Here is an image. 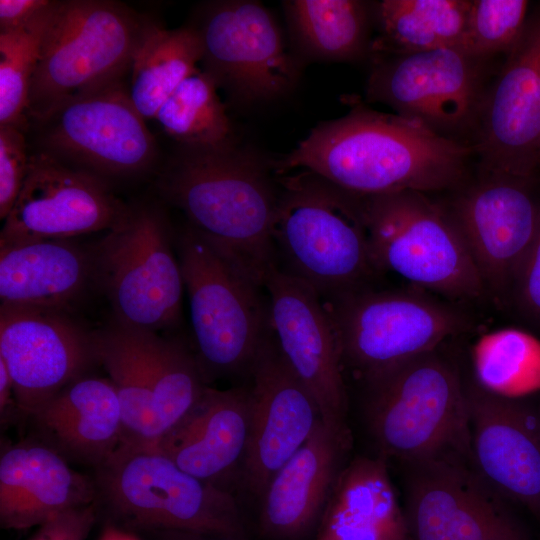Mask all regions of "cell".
Listing matches in <instances>:
<instances>
[{
	"label": "cell",
	"instance_id": "obj_1",
	"mask_svg": "<svg viewBox=\"0 0 540 540\" xmlns=\"http://www.w3.org/2000/svg\"><path fill=\"white\" fill-rule=\"evenodd\" d=\"M473 152L462 141L356 101L344 116L316 125L274 168L278 174L306 169L360 196L428 194L459 186Z\"/></svg>",
	"mask_w": 540,
	"mask_h": 540
},
{
	"label": "cell",
	"instance_id": "obj_2",
	"mask_svg": "<svg viewBox=\"0 0 540 540\" xmlns=\"http://www.w3.org/2000/svg\"><path fill=\"white\" fill-rule=\"evenodd\" d=\"M158 189L183 212L190 228L264 288L267 274L277 266L274 161L237 140L217 149L180 148Z\"/></svg>",
	"mask_w": 540,
	"mask_h": 540
},
{
	"label": "cell",
	"instance_id": "obj_3",
	"mask_svg": "<svg viewBox=\"0 0 540 540\" xmlns=\"http://www.w3.org/2000/svg\"><path fill=\"white\" fill-rule=\"evenodd\" d=\"M272 239L279 269L322 299L366 286L372 263L362 196L296 169L278 174Z\"/></svg>",
	"mask_w": 540,
	"mask_h": 540
},
{
	"label": "cell",
	"instance_id": "obj_4",
	"mask_svg": "<svg viewBox=\"0 0 540 540\" xmlns=\"http://www.w3.org/2000/svg\"><path fill=\"white\" fill-rule=\"evenodd\" d=\"M362 383L365 423L379 455L407 464L470 456L466 387L439 348Z\"/></svg>",
	"mask_w": 540,
	"mask_h": 540
},
{
	"label": "cell",
	"instance_id": "obj_5",
	"mask_svg": "<svg viewBox=\"0 0 540 540\" xmlns=\"http://www.w3.org/2000/svg\"><path fill=\"white\" fill-rule=\"evenodd\" d=\"M95 470L108 523L249 540L241 500L185 472L155 445L121 443Z\"/></svg>",
	"mask_w": 540,
	"mask_h": 540
},
{
	"label": "cell",
	"instance_id": "obj_6",
	"mask_svg": "<svg viewBox=\"0 0 540 540\" xmlns=\"http://www.w3.org/2000/svg\"><path fill=\"white\" fill-rule=\"evenodd\" d=\"M176 245L195 357L205 382L217 378L247 382L270 332L264 288L188 225Z\"/></svg>",
	"mask_w": 540,
	"mask_h": 540
},
{
	"label": "cell",
	"instance_id": "obj_7",
	"mask_svg": "<svg viewBox=\"0 0 540 540\" xmlns=\"http://www.w3.org/2000/svg\"><path fill=\"white\" fill-rule=\"evenodd\" d=\"M150 23L110 0L60 1L31 81L36 122L75 98L123 81Z\"/></svg>",
	"mask_w": 540,
	"mask_h": 540
},
{
	"label": "cell",
	"instance_id": "obj_8",
	"mask_svg": "<svg viewBox=\"0 0 540 540\" xmlns=\"http://www.w3.org/2000/svg\"><path fill=\"white\" fill-rule=\"evenodd\" d=\"M372 263L453 300L486 294L447 206L417 191L362 196Z\"/></svg>",
	"mask_w": 540,
	"mask_h": 540
},
{
	"label": "cell",
	"instance_id": "obj_9",
	"mask_svg": "<svg viewBox=\"0 0 540 540\" xmlns=\"http://www.w3.org/2000/svg\"><path fill=\"white\" fill-rule=\"evenodd\" d=\"M322 300L335 328L343 368L361 381L439 348L471 325L461 309L417 287L363 286Z\"/></svg>",
	"mask_w": 540,
	"mask_h": 540
},
{
	"label": "cell",
	"instance_id": "obj_10",
	"mask_svg": "<svg viewBox=\"0 0 540 540\" xmlns=\"http://www.w3.org/2000/svg\"><path fill=\"white\" fill-rule=\"evenodd\" d=\"M92 249L95 281L111 304L115 322L153 332L179 324L184 281L161 209L130 207Z\"/></svg>",
	"mask_w": 540,
	"mask_h": 540
},
{
	"label": "cell",
	"instance_id": "obj_11",
	"mask_svg": "<svg viewBox=\"0 0 540 540\" xmlns=\"http://www.w3.org/2000/svg\"><path fill=\"white\" fill-rule=\"evenodd\" d=\"M203 71L234 103L253 105L295 88L300 64L285 44L272 13L255 0L204 5L196 23Z\"/></svg>",
	"mask_w": 540,
	"mask_h": 540
},
{
	"label": "cell",
	"instance_id": "obj_12",
	"mask_svg": "<svg viewBox=\"0 0 540 540\" xmlns=\"http://www.w3.org/2000/svg\"><path fill=\"white\" fill-rule=\"evenodd\" d=\"M366 101L445 138L476 129L485 90L480 61L460 48L371 55Z\"/></svg>",
	"mask_w": 540,
	"mask_h": 540
},
{
	"label": "cell",
	"instance_id": "obj_13",
	"mask_svg": "<svg viewBox=\"0 0 540 540\" xmlns=\"http://www.w3.org/2000/svg\"><path fill=\"white\" fill-rule=\"evenodd\" d=\"M145 121L119 81L66 102L37 122L38 151L102 178L139 174L156 157Z\"/></svg>",
	"mask_w": 540,
	"mask_h": 540
},
{
	"label": "cell",
	"instance_id": "obj_14",
	"mask_svg": "<svg viewBox=\"0 0 540 540\" xmlns=\"http://www.w3.org/2000/svg\"><path fill=\"white\" fill-rule=\"evenodd\" d=\"M447 208L485 292L499 303L508 302L516 273L538 228L539 178L481 172Z\"/></svg>",
	"mask_w": 540,
	"mask_h": 540
},
{
	"label": "cell",
	"instance_id": "obj_15",
	"mask_svg": "<svg viewBox=\"0 0 540 540\" xmlns=\"http://www.w3.org/2000/svg\"><path fill=\"white\" fill-rule=\"evenodd\" d=\"M270 328L290 369L315 399L324 426L350 443L338 340L322 298L277 266L267 274Z\"/></svg>",
	"mask_w": 540,
	"mask_h": 540
},
{
	"label": "cell",
	"instance_id": "obj_16",
	"mask_svg": "<svg viewBox=\"0 0 540 540\" xmlns=\"http://www.w3.org/2000/svg\"><path fill=\"white\" fill-rule=\"evenodd\" d=\"M473 146L481 172L538 177L540 171V4L485 91Z\"/></svg>",
	"mask_w": 540,
	"mask_h": 540
},
{
	"label": "cell",
	"instance_id": "obj_17",
	"mask_svg": "<svg viewBox=\"0 0 540 540\" xmlns=\"http://www.w3.org/2000/svg\"><path fill=\"white\" fill-rule=\"evenodd\" d=\"M129 210L104 178L37 151L30 155L26 179L4 220L0 245L109 231Z\"/></svg>",
	"mask_w": 540,
	"mask_h": 540
},
{
	"label": "cell",
	"instance_id": "obj_18",
	"mask_svg": "<svg viewBox=\"0 0 540 540\" xmlns=\"http://www.w3.org/2000/svg\"><path fill=\"white\" fill-rule=\"evenodd\" d=\"M0 359L22 414L31 417L98 363L95 333L68 312L1 304Z\"/></svg>",
	"mask_w": 540,
	"mask_h": 540
},
{
	"label": "cell",
	"instance_id": "obj_19",
	"mask_svg": "<svg viewBox=\"0 0 540 540\" xmlns=\"http://www.w3.org/2000/svg\"><path fill=\"white\" fill-rule=\"evenodd\" d=\"M407 465L404 511L411 540H530L459 456Z\"/></svg>",
	"mask_w": 540,
	"mask_h": 540
},
{
	"label": "cell",
	"instance_id": "obj_20",
	"mask_svg": "<svg viewBox=\"0 0 540 540\" xmlns=\"http://www.w3.org/2000/svg\"><path fill=\"white\" fill-rule=\"evenodd\" d=\"M247 382L250 431L237 496L258 503L275 473L322 420L315 399L283 358L271 328Z\"/></svg>",
	"mask_w": 540,
	"mask_h": 540
},
{
	"label": "cell",
	"instance_id": "obj_21",
	"mask_svg": "<svg viewBox=\"0 0 540 540\" xmlns=\"http://www.w3.org/2000/svg\"><path fill=\"white\" fill-rule=\"evenodd\" d=\"M466 394L476 473L497 494L540 515V411L476 384Z\"/></svg>",
	"mask_w": 540,
	"mask_h": 540
},
{
	"label": "cell",
	"instance_id": "obj_22",
	"mask_svg": "<svg viewBox=\"0 0 540 540\" xmlns=\"http://www.w3.org/2000/svg\"><path fill=\"white\" fill-rule=\"evenodd\" d=\"M249 431V383L225 390L207 385L189 413L153 445L185 472L237 496Z\"/></svg>",
	"mask_w": 540,
	"mask_h": 540
},
{
	"label": "cell",
	"instance_id": "obj_23",
	"mask_svg": "<svg viewBox=\"0 0 540 540\" xmlns=\"http://www.w3.org/2000/svg\"><path fill=\"white\" fill-rule=\"evenodd\" d=\"M350 443L322 421L275 473L258 501V531L266 540L313 539Z\"/></svg>",
	"mask_w": 540,
	"mask_h": 540
},
{
	"label": "cell",
	"instance_id": "obj_24",
	"mask_svg": "<svg viewBox=\"0 0 540 540\" xmlns=\"http://www.w3.org/2000/svg\"><path fill=\"white\" fill-rule=\"evenodd\" d=\"M95 481L76 472L38 439L3 448L0 457V525L38 527L70 509L96 502Z\"/></svg>",
	"mask_w": 540,
	"mask_h": 540
},
{
	"label": "cell",
	"instance_id": "obj_25",
	"mask_svg": "<svg viewBox=\"0 0 540 540\" xmlns=\"http://www.w3.org/2000/svg\"><path fill=\"white\" fill-rule=\"evenodd\" d=\"M31 417L38 440L68 462L95 469L123 440L121 405L109 378L84 376Z\"/></svg>",
	"mask_w": 540,
	"mask_h": 540
},
{
	"label": "cell",
	"instance_id": "obj_26",
	"mask_svg": "<svg viewBox=\"0 0 540 540\" xmlns=\"http://www.w3.org/2000/svg\"><path fill=\"white\" fill-rule=\"evenodd\" d=\"M92 280L93 249L71 239L0 245L3 305L68 312Z\"/></svg>",
	"mask_w": 540,
	"mask_h": 540
},
{
	"label": "cell",
	"instance_id": "obj_27",
	"mask_svg": "<svg viewBox=\"0 0 540 540\" xmlns=\"http://www.w3.org/2000/svg\"><path fill=\"white\" fill-rule=\"evenodd\" d=\"M312 540H411L385 457L344 465Z\"/></svg>",
	"mask_w": 540,
	"mask_h": 540
},
{
	"label": "cell",
	"instance_id": "obj_28",
	"mask_svg": "<svg viewBox=\"0 0 540 540\" xmlns=\"http://www.w3.org/2000/svg\"><path fill=\"white\" fill-rule=\"evenodd\" d=\"M97 360L119 398L123 421L121 443L153 445L160 438L156 398L160 381L157 333L114 321L95 333Z\"/></svg>",
	"mask_w": 540,
	"mask_h": 540
},
{
	"label": "cell",
	"instance_id": "obj_29",
	"mask_svg": "<svg viewBox=\"0 0 540 540\" xmlns=\"http://www.w3.org/2000/svg\"><path fill=\"white\" fill-rule=\"evenodd\" d=\"M373 5L361 0L283 2L290 35L306 58L350 62L370 56Z\"/></svg>",
	"mask_w": 540,
	"mask_h": 540
},
{
	"label": "cell",
	"instance_id": "obj_30",
	"mask_svg": "<svg viewBox=\"0 0 540 540\" xmlns=\"http://www.w3.org/2000/svg\"><path fill=\"white\" fill-rule=\"evenodd\" d=\"M470 0H383L373 5L371 55L462 49Z\"/></svg>",
	"mask_w": 540,
	"mask_h": 540
},
{
	"label": "cell",
	"instance_id": "obj_31",
	"mask_svg": "<svg viewBox=\"0 0 540 540\" xmlns=\"http://www.w3.org/2000/svg\"><path fill=\"white\" fill-rule=\"evenodd\" d=\"M199 34L191 24L165 29L150 24L131 66L129 96L145 119H155L162 104L201 62Z\"/></svg>",
	"mask_w": 540,
	"mask_h": 540
},
{
	"label": "cell",
	"instance_id": "obj_32",
	"mask_svg": "<svg viewBox=\"0 0 540 540\" xmlns=\"http://www.w3.org/2000/svg\"><path fill=\"white\" fill-rule=\"evenodd\" d=\"M217 92L213 79L197 69L162 104L155 119L180 148L224 147L237 139Z\"/></svg>",
	"mask_w": 540,
	"mask_h": 540
},
{
	"label": "cell",
	"instance_id": "obj_33",
	"mask_svg": "<svg viewBox=\"0 0 540 540\" xmlns=\"http://www.w3.org/2000/svg\"><path fill=\"white\" fill-rule=\"evenodd\" d=\"M472 363L476 385L491 394L520 399L540 390V341L523 330L483 335L473 348Z\"/></svg>",
	"mask_w": 540,
	"mask_h": 540
},
{
	"label": "cell",
	"instance_id": "obj_34",
	"mask_svg": "<svg viewBox=\"0 0 540 540\" xmlns=\"http://www.w3.org/2000/svg\"><path fill=\"white\" fill-rule=\"evenodd\" d=\"M59 3L23 27L0 32V126H26L31 81Z\"/></svg>",
	"mask_w": 540,
	"mask_h": 540
},
{
	"label": "cell",
	"instance_id": "obj_35",
	"mask_svg": "<svg viewBox=\"0 0 540 540\" xmlns=\"http://www.w3.org/2000/svg\"><path fill=\"white\" fill-rule=\"evenodd\" d=\"M526 0H470L462 50L485 61L511 51L530 13Z\"/></svg>",
	"mask_w": 540,
	"mask_h": 540
},
{
	"label": "cell",
	"instance_id": "obj_36",
	"mask_svg": "<svg viewBox=\"0 0 540 540\" xmlns=\"http://www.w3.org/2000/svg\"><path fill=\"white\" fill-rule=\"evenodd\" d=\"M30 155L22 128L0 126V218L13 208L29 168Z\"/></svg>",
	"mask_w": 540,
	"mask_h": 540
},
{
	"label": "cell",
	"instance_id": "obj_37",
	"mask_svg": "<svg viewBox=\"0 0 540 540\" xmlns=\"http://www.w3.org/2000/svg\"><path fill=\"white\" fill-rule=\"evenodd\" d=\"M508 302L523 320L540 328V218L532 244L516 273Z\"/></svg>",
	"mask_w": 540,
	"mask_h": 540
},
{
	"label": "cell",
	"instance_id": "obj_38",
	"mask_svg": "<svg viewBox=\"0 0 540 540\" xmlns=\"http://www.w3.org/2000/svg\"><path fill=\"white\" fill-rule=\"evenodd\" d=\"M97 501L62 512L37 527L27 540H86L98 515Z\"/></svg>",
	"mask_w": 540,
	"mask_h": 540
},
{
	"label": "cell",
	"instance_id": "obj_39",
	"mask_svg": "<svg viewBox=\"0 0 540 540\" xmlns=\"http://www.w3.org/2000/svg\"><path fill=\"white\" fill-rule=\"evenodd\" d=\"M56 1L49 0H1L0 32H7L23 27L50 7Z\"/></svg>",
	"mask_w": 540,
	"mask_h": 540
},
{
	"label": "cell",
	"instance_id": "obj_40",
	"mask_svg": "<svg viewBox=\"0 0 540 540\" xmlns=\"http://www.w3.org/2000/svg\"><path fill=\"white\" fill-rule=\"evenodd\" d=\"M0 414L1 424L6 425L23 415L13 389V383L5 363L0 359Z\"/></svg>",
	"mask_w": 540,
	"mask_h": 540
},
{
	"label": "cell",
	"instance_id": "obj_41",
	"mask_svg": "<svg viewBox=\"0 0 540 540\" xmlns=\"http://www.w3.org/2000/svg\"><path fill=\"white\" fill-rule=\"evenodd\" d=\"M149 533L155 536V540H235L205 533L178 530H157Z\"/></svg>",
	"mask_w": 540,
	"mask_h": 540
},
{
	"label": "cell",
	"instance_id": "obj_42",
	"mask_svg": "<svg viewBox=\"0 0 540 540\" xmlns=\"http://www.w3.org/2000/svg\"><path fill=\"white\" fill-rule=\"evenodd\" d=\"M99 540H141L133 532L108 523L99 538Z\"/></svg>",
	"mask_w": 540,
	"mask_h": 540
}]
</instances>
